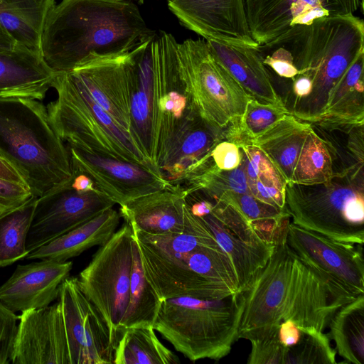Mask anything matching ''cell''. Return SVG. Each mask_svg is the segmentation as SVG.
<instances>
[{
  "instance_id": "cell-1",
  "label": "cell",
  "mask_w": 364,
  "mask_h": 364,
  "mask_svg": "<svg viewBox=\"0 0 364 364\" xmlns=\"http://www.w3.org/2000/svg\"><path fill=\"white\" fill-rule=\"evenodd\" d=\"M287 232L246 289L237 339L259 341L293 320L324 331L334 313L353 301L335 291L290 247Z\"/></svg>"
},
{
  "instance_id": "cell-2",
  "label": "cell",
  "mask_w": 364,
  "mask_h": 364,
  "mask_svg": "<svg viewBox=\"0 0 364 364\" xmlns=\"http://www.w3.org/2000/svg\"><path fill=\"white\" fill-rule=\"evenodd\" d=\"M131 0H62L48 9L40 54L54 73L122 56L154 35Z\"/></svg>"
},
{
  "instance_id": "cell-3",
  "label": "cell",
  "mask_w": 364,
  "mask_h": 364,
  "mask_svg": "<svg viewBox=\"0 0 364 364\" xmlns=\"http://www.w3.org/2000/svg\"><path fill=\"white\" fill-rule=\"evenodd\" d=\"M267 44L285 48L298 74L311 80L310 95L289 114L312 124L333 88L364 53V23L354 14L323 17L292 27Z\"/></svg>"
},
{
  "instance_id": "cell-4",
  "label": "cell",
  "mask_w": 364,
  "mask_h": 364,
  "mask_svg": "<svg viewBox=\"0 0 364 364\" xmlns=\"http://www.w3.org/2000/svg\"><path fill=\"white\" fill-rule=\"evenodd\" d=\"M0 156L36 198L72 176L67 145L38 100L0 97Z\"/></svg>"
},
{
  "instance_id": "cell-5",
  "label": "cell",
  "mask_w": 364,
  "mask_h": 364,
  "mask_svg": "<svg viewBox=\"0 0 364 364\" xmlns=\"http://www.w3.org/2000/svg\"><path fill=\"white\" fill-rule=\"evenodd\" d=\"M285 202L292 223L333 240L363 245L364 164L353 163L323 183H287Z\"/></svg>"
},
{
  "instance_id": "cell-6",
  "label": "cell",
  "mask_w": 364,
  "mask_h": 364,
  "mask_svg": "<svg viewBox=\"0 0 364 364\" xmlns=\"http://www.w3.org/2000/svg\"><path fill=\"white\" fill-rule=\"evenodd\" d=\"M242 292L219 299L189 296L162 301L154 328L191 361L218 360L237 341Z\"/></svg>"
},
{
  "instance_id": "cell-7",
  "label": "cell",
  "mask_w": 364,
  "mask_h": 364,
  "mask_svg": "<svg viewBox=\"0 0 364 364\" xmlns=\"http://www.w3.org/2000/svg\"><path fill=\"white\" fill-rule=\"evenodd\" d=\"M53 87L58 97L47 109L55 131L68 146L93 154L153 165L131 134L92 98L71 72L57 73Z\"/></svg>"
},
{
  "instance_id": "cell-8",
  "label": "cell",
  "mask_w": 364,
  "mask_h": 364,
  "mask_svg": "<svg viewBox=\"0 0 364 364\" xmlns=\"http://www.w3.org/2000/svg\"><path fill=\"white\" fill-rule=\"evenodd\" d=\"M198 116L185 79L179 43L161 31L154 41L152 85L151 161L156 168L177 134Z\"/></svg>"
},
{
  "instance_id": "cell-9",
  "label": "cell",
  "mask_w": 364,
  "mask_h": 364,
  "mask_svg": "<svg viewBox=\"0 0 364 364\" xmlns=\"http://www.w3.org/2000/svg\"><path fill=\"white\" fill-rule=\"evenodd\" d=\"M133 242L132 228L125 222L76 277L81 291L105 322L114 350L129 301Z\"/></svg>"
},
{
  "instance_id": "cell-10",
  "label": "cell",
  "mask_w": 364,
  "mask_h": 364,
  "mask_svg": "<svg viewBox=\"0 0 364 364\" xmlns=\"http://www.w3.org/2000/svg\"><path fill=\"white\" fill-rule=\"evenodd\" d=\"M269 159L286 183L310 185L334 174L335 148L309 122L285 115L250 142Z\"/></svg>"
},
{
  "instance_id": "cell-11",
  "label": "cell",
  "mask_w": 364,
  "mask_h": 364,
  "mask_svg": "<svg viewBox=\"0 0 364 364\" xmlns=\"http://www.w3.org/2000/svg\"><path fill=\"white\" fill-rule=\"evenodd\" d=\"M187 86L200 117L225 129L244 113L251 98L209 50L205 41L179 43Z\"/></svg>"
},
{
  "instance_id": "cell-12",
  "label": "cell",
  "mask_w": 364,
  "mask_h": 364,
  "mask_svg": "<svg viewBox=\"0 0 364 364\" xmlns=\"http://www.w3.org/2000/svg\"><path fill=\"white\" fill-rule=\"evenodd\" d=\"M287 242L335 291L350 300L364 295L363 245L338 242L292 223Z\"/></svg>"
},
{
  "instance_id": "cell-13",
  "label": "cell",
  "mask_w": 364,
  "mask_h": 364,
  "mask_svg": "<svg viewBox=\"0 0 364 364\" xmlns=\"http://www.w3.org/2000/svg\"><path fill=\"white\" fill-rule=\"evenodd\" d=\"M115 203L100 191H80L66 182L37 198L26 238L28 253L105 210Z\"/></svg>"
},
{
  "instance_id": "cell-14",
  "label": "cell",
  "mask_w": 364,
  "mask_h": 364,
  "mask_svg": "<svg viewBox=\"0 0 364 364\" xmlns=\"http://www.w3.org/2000/svg\"><path fill=\"white\" fill-rule=\"evenodd\" d=\"M211 198L210 210L197 217L230 257L240 291H242L264 267L274 245L261 239L245 217L232 205Z\"/></svg>"
},
{
  "instance_id": "cell-15",
  "label": "cell",
  "mask_w": 364,
  "mask_h": 364,
  "mask_svg": "<svg viewBox=\"0 0 364 364\" xmlns=\"http://www.w3.org/2000/svg\"><path fill=\"white\" fill-rule=\"evenodd\" d=\"M67 147L72 168L90 178L100 191L119 206L173 186L153 165L93 154L73 146Z\"/></svg>"
},
{
  "instance_id": "cell-16",
  "label": "cell",
  "mask_w": 364,
  "mask_h": 364,
  "mask_svg": "<svg viewBox=\"0 0 364 364\" xmlns=\"http://www.w3.org/2000/svg\"><path fill=\"white\" fill-rule=\"evenodd\" d=\"M57 300L63 314L71 364L113 363L108 328L81 291L76 277L63 282Z\"/></svg>"
},
{
  "instance_id": "cell-17",
  "label": "cell",
  "mask_w": 364,
  "mask_h": 364,
  "mask_svg": "<svg viewBox=\"0 0 364 364\" xmlns=\"http://www.w3.org/2000/svg\"><path fill=\"white\" fill-rule=\"evenodd\" d=\"M253 40L258 46L269 43L292 27L314 20L353 14L363 0H244Z\"/></svg>"
},
{
  "instance_id": "cell-18",
  "label": "cell",
  "mask_w": 364,
  "mask_h": 364,
  "mask_svg": "<svg viewBox=\"0 0 364 364\" xmlns=\"http://www.w3.org/2000/svg\"><path fill=\"white\" fill-rule=\"evenodd\" d=\"M10 356L11 364H71L60 302L22 311Z\"/></svg>"
},
{
  "instance_id": "cell-19",
  "label": "cell",
  "mask_w": 364,
  "mask_h": 364,
  "mask_svg": "<svg viewBox=\"0 0 364 364\" xmlns=\"http://www.w3.org/2000/svg\"><path fill=\"white\" fill-rule=\"evenodd\" d=\"M119 213L133 230L146 234H212L191 212L180 185L133 199Z\"/></svg>"
},
{
  "instance_id": "cell-20",
  "label": "cell",
  "mask_w": 364,
  "mask_h": 364,
  "mask_svg": "<svg viewBox=\"0 0 364 364\" xmlns=\"http://www.w3.org/2000/svg\"><path fill=\"white\" fill-rule=\"evenodd\" d=\"M168 7L182 26L205 40L258 46L250 33L244 0H168Z\"/></svg>"
},
{
  "instance_id": "cell-21",
  "label": "cell",
  "mask_w": 364,
  "mask_h": 364,
  "mask_svg": "<svg viewBox=\"0 0 364 364\" xmlns=\"http://www.w3.org/2000/svg\"><path fill=\"white\" fill-rule=\"evenodd\" d=\"M72 268V262L50 259L18 264L0 287V301L13 312L46 307L57 300Z\"/></svg>"
},
{
  "instance_id": "cell-22",
  "label": "cell",
  "mask_w": 364,
  "mask_h": 364,
  "mask_svg": "<svg viewBox=\"0 0 364 364\" xmlns=\"http://www.w3.org/2000/svg\"><path fill=\"white\" fill-rule=\"evenodd\" d=\"M225 130L198 116L177 134L159 170L172 185L184 183L210 164V153L219 141L225 139Z\"/></svg>"
},
{
  "instance_id": "cell-23",
  "label": "cell",
  "mask_w": 364,
  "mask_h": 364,
  "mask_svg": "<svg viewBox=\"0 0 364 364\" xmlns=\"http://www.w3.org/2000/svg\"><path fill=\"white\" fill-rule=\"evenodd\" d=\"M156 35V33L136 46L124 57L130 92L129 132L150 161Z\"/></svg>"
},
{
  "instance_id": "cell-24",
  "label": "cell",
  "mask_w": 364,
  "mask_h": 364,
  "mask_svg": "<svg viewBox=\"0 0 364 364\" xmlns=\"http://www.w3.org/2000/svg\"><path fill=\"white\" fill-rule=\"evenodd\" d=\"M124 57L90 61L69 72L92 98L130 134V92Z\"/></svg>"
},
{
  "instance_id": "cell-25",
  "label": "cell",
  "mask_w": 364,
  "mask_h": 364,
  "mask_svg": "<svg viewBox=\"0 0 364 364\" xmlns=\"http://www.w3.org/2000/svg\"><path fill=\"white\" fill-rule=\"evenodd\" d=\"M55 73L39 53L16 44L0 50V97H21L42 100L53 87Z\"/></svg>"
},
{
  "instance_id": "cell-26",
  "label": "cell",
  "mask_w": 364,
  "mask_h": 364,
  "mask_svg": "<svg viewBox=\"0 0 364 364\" xmlns=\"http://www.w3.org/2000/svg\"><path fill=\"white\" fill-rule=\"evenodd\" d=\"M205 41L213 56L252 99L264 104L285 105L273 86L257 47Z\"/></svg>"
},
{
  "instance_id": "cell-27",
  "label": "cell",
  "mask_w": 364,
  "mask_h": 364,
  "mask_svg": "<svg viewBox=\"0 0 364 364\" xmlns=\"http://www.w3.org/2000/svg\"><path fill=\"white\" fill-rule=\"evenodd\" d=\"M364 53L341 77L329 94L322 112L311 124L332 131L364 124Z\"/></svg>"
},
{
  "instance_id": "cell-28",
  "label": "cell",
  "mask_w": 364,
  "mask_h": 364,
  "mask_svg": "<svg viewBox=\"0 0 364 364\" xmlns=\"http://www.w3.org/2000/svg\"><path fill=\"white\" fill-rule=\"evenodd\" d=\"M119 212L109 208L47 244L30 252L26 259L66 262L87 250L105 245L119 224Z\"/></svg>"
},
{
  "instance_id": "cell-29",
  "label": "cell",
  "mask_w": 364,
  "mask_h": 364,
  "mask_svg": "<svg viewBox=\"0 0 364 364\" xmlns=\"http://www.w3.org/2000/svg\"><path fill=\"white\" fill-rule=\"evenodd\" d=\"M55 3V0H0V25L16 44L40 54L45 18Z\"/></svg>"
},
{
  "instance_id": "cell-30",
  "label": "cell",
  "mask_w": 364,
  "mask_h": 364,
  "mask_svg": "<svg viewBox=\"0 0 364 364\" xmlns=\"http://www.w3.org/2000/svg\"><path fill=\"white\" fill-rule=\"evenodd\" d=\"M329 338L333 340L343 363H364V295L341 306L329 323Z\"/></svg>"
},
{
  "instance_id": "cell-31",
  "label": "cell",
  "mask_w": 364,
  "mask_h": 364,
  "mask_svg": "<svg viewBox=\"0 0 364 364\" xmlns=\"http://www.w3.org/2000/svg\"><path fill=\"white\" fill-rule=\"evenodd\" d=\"M213 198L235 207L265 242L274 244L287 231L290 223V215L287 209H279L257 199L250 193L225 191Z\"/></svg>"
},
{
  "instance_id": "cell-32",
  "label": "cell",
  "mask_w": 364,
  "mask_h": 364,
  "mask_svg": "<svg viewBox=\"0 0 364 364\" xmlns=\"http://www.w3.org/2000/svg\"><path fill=\"white\" fill-rule=\"evenodd\" d=\"M114 364H178V357L158 338L154 327L125 329L114 350Z\"/></svg>"
},
{
  "instance_id": "cell-33",
  "label": "cell",
  "mask_w": 364,
  "mask_h": 364,
  "mask_svg": "<svg viewBox=\"0 0 364 364\" xmlns=\"http://www.w3.org/2000/svg\"><path fill=\"white\" fill-rule=\"evenodd\" d=\"M162 300L146 280L134 237L133 263L129 301L121 323V333L129 328L154 327Z\"/></svg>"
},
{
  "instance_id": "cell-34",
  "label": "cell",
  "mask_w": 364,
  "mask_h": 364,
  "mask_svg": "<svg viewBox=\"0 0 364 364\" xmlns=\"http://www.w3.org/2000/svg\"><path fill=\"white\" fill-rule=\"evenodd\" d=\"M37 198L33 196L14 209L0 213V267L25 259L26 238Z\"/></svg>"
},
{
  "instance_id": "cell-35",
  "label": "cell",
  "mask_w": 364,
  "mask_h": 364,
  "mask_svg": "<svg viewBox=\"0 0 364 364\" xmlns=\"http://www.w3.org/2000/svg\"><path fill=\"white\" fill-rule=\"evenodd\" d=\"M288 114L285 105L264 104L250 98L242 115L226 128L225 139L238 146L250 144L252 139Z\"/></svg>"
},
{
  "instance_id": "cell-36",
  "label": "cell",
  "mask_w": 364,
  "mask_h": 364,
  "mask_svg": "<svg viewBox=\"0 0 364 364\" xmlns=\"http://www.w3.org/2000/svg\"><path fill=\"white\" fill-rule=\"evenodd\" d=\"M336 355L324 331L304 326L300 339L285 350L283 364H335Z\"/></svg>"
},
{
  "instance_id": "cell-37",
  "label": "cell",
  "mask_w": 364,
  "mask_h": 364,
  "mask_svg": "<svg viewBox=\"0 0 364 364\" xmlns=\"http://www.w3.org/2000/svg\"><path fill=\"white\" fill-rule=\"evenodd\" d=\"M185 183L186 188L200 189L213 198L225 191L250 193L243 160L232 170H220L210 165Z\"/></svg>"
},
{
  "instance_id": "cell-38",
  "label": "cell",
  "mask_w": 364,
  "mask_h": 364,
  "mask_svg": "<svg viewBox=\"0 0 364 364\" xmlns=\"http://www.w3.org/2000/svg\"><path fill=\"white\" fill-rule=\"evenodd\" d=\"M247 183L250 194L257 199L279 209H287L284 179L263 176Z\"/></svg>"
},
{
  "instance_id": "cell-39",
  "label": "cell",
  "mask_w": 364,
  "mask_h": 364,
  "mask_svg": "<svg viewBox=\"0 0 364 364\" xmlns=\"http://www.w3.org/2000/svg\"><path fill=\"white\" fill-rule=\"evenodd\" d=\"M239 147L242 153L247 182L255 181L262 176L283 179L269 159L259 148L250 144H242Z\"/></svg>"
},
{
  "instance_id": "cell-40",
  "label": "cell",
  "mask_w": 364,
  "mask_h": 364,
  "mask_svg": "<svg viewBox=\"0 0 364 364\" xmlns=\"http://www.w3.org/2000/svg\"><path fill=\"white\" fill-rule=\"evenodd\" d=\"M19 316L0 301V364H9Z\"/></svg>"
},
{
  "instance_id": "cell-41",
  "label": "cell",
  "mask_w": 364,
  "mask_h": 364,
  "mask_svg": "<svg viewBox=\"0 0 364 364\" xmlns=\"http://www.w3.org/2000/svg\"><path fill=\"white\" fill-rule=\"evenodd\" d=\"M210 159L212 165L215 168L220 170H232L240 165L242 153L235 143L225 139L214 146Z\"/></svg>"
},
{
  "instance_id": "cell-42",
  "label": "cell",
  "mask_w": 364,
  "mask_h": 364,
  "mask_svg": "<svg viewBox=\"0 0 364 364\" xmlns=\"http://www.w3.org/2000/svg\"><path fill=\"white\" fill-rule=\"evenodd\" d=\"M33 196L26 184L0 178V213L20 206Z\"/></svg>"
},
{
  "instance_id": "cell-43",
  "label": "cell",
  "mask_w": 364,
  "mask_h": 364,
  "mask_svg": "<svg viewBox=\"0 0 364 364\" xmlns=\"http://www.w3.org/2000/svg\"><path fill=\"white\" fill-rule=\"evenodd\" d=\"M0 178L5 180L25 184L22 177L20 176L18 171L12 166H11L6 161H5L1 156Z\"/></svg>"
},
{
  "instance_id": "cell-44",
  "label": "cell",
  "mask_w": 364,
  "mask_h": 364,
  "mask_svg": "<svg viewBox=\"0 0 364 364\" xmlns=\"http://www.w3.org/2000/svg\"><path fill=\"white\" fill-rule=\"evenodd\" d=\"M16 45L15 41L0 25V50L14 48Z\"/></svg>"
},
{
  "instance_id": "cell-45",
  "label": "cell",
  "mask_w": 364,
  "mask_h": 364,
  "mask_svg": "<svg viewBox=\"0 0 364 364\" xmlns=\"http://www.w3.org/2000/svg\"><path fill=\"white\" fill-rule=\"evenodd\" d=\"M139 4H142L144 2V0H135Z\"/></svg>"
}]
</instances>
